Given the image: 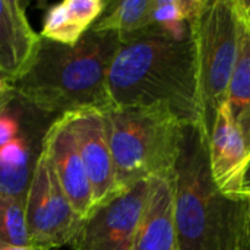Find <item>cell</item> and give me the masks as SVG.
<instances>
[{
  "label": "cell",
  "instance_id": "cell-1",
  "mask_svg": "<svg viewBox=\"0 0 250 250\" xmlns=\"http://www.w3.org/2000/svg\"><path fill=\"white\" fill-rule=\"evenodd\" d=\"M108 92L113 105H164L185 125H204L193 32L179 41L152 25L120 35L108 72Z\"/></svg>",
  "mask_w": 250,
  "mask_h": 250
},
{
  "label": "cell",
  "instance_id": "cell-20",
  "mask_svg": "<svg viewBox=\"0 0 250 250\" xmlns=\"http://www.w3.org/2000/svg\"><path fill=\"white\" fill-rule=\"evenodd\" d=\"M249 190H250V173H249ZM249 195V193H248Z\"/></svg>",
  "mask_w": 250,
  "mask_h": 250
},
{
  "label": "cell",
  "instance_id": "cell-10",
  "mask_svg": "<svg viewBox=\"0 0 250 250\" xmlns=\"http://www.w3.org/2000/svg\"><path fill=\"white\" fill-rule=\"evenodd\" d=\"M208 138L211 174L220 192L230 198H249L250 155L227 104L218 111Z\"/></svg>",
  "mask_w": 250,
  "mask_h": 250
},
{
  "label": "cell",
  "instance_id": "cell-14",
  "mask_svg": "<svg viewBox=\"0 0 250 250\" xmlns=\"http://www.w3.org/2000/svg\"><path fill=\"white\" fill-rule=\"evenodd\" d=\"M237 15V60L227 105L250 155V12L245 0H234Z\"/></svg>",
  "mask_w": 250,
  "mask_h": 250
},
{
  "label": "cell",
  "instance_id": "cell-13",
  "mask_svg": "<svg viewBox=\"0 0 250 250\" xmlns=\"http://www.w3.org/2000/svg\"><path fill=\"white\" fill-rule=\"evenodd\" d=\"M132 250H179L174 176L151 179L148 201Z\"/></svg>",
  "mask_w": 250,
  "mask_h": 250
},
{
  "label": "cell",
  "instance_id": "cell-11",
  "mask_svg": "<svg viewBox=\"0 0 250 250\" xmlns=\"http://www.w3.org/2000/svg\"><path fill=\"white\" fill-rule=\"evenodd\" d=\"M44 151L72 208L81 218H85L94 208L92 188L64 114L50 126L44 139Z\"/></svg>",
  "mask_w": 250,
  "mask_h": 250
},
{
  "label": "cell",
  "instance_id": "cell-8",
  "mask_svg": "<svg viewBox=\"0 0 250 250\" xmlns=\"http://www.w3.org/2000/svg\"><path fill=\"white\" fill-rule=\"evenodd\" d=\"M151 180L139 182L95 205L67 246L73 250H132L148 201Z\"/></svg>",
  "mask_w": 250,
  "mask_h": 250
},
{
  "label": "cell",
  "instance_id": "cell-7",
  "mask_svg": "<svg viewBox=\"0 0 250 250\" xmlns=\"http://www.w3.org/2000/svg\"><path fill=\"white\" fill-rule=\"evenodd\" d=\"M82 218L67 201L42 148L26 195L29 245L54 250L69 245Z\"/></svg>",
  "mask_w": 250,
  "mask_h": 250
},
{
  "label": "cell",
  "instance_id": "cell-16",
  "mask_svg": "<svg viewBox=\"0 0 250 250\" xmlns=\"http://www.w3.org/2000/svg\"><path fill=\"white\" fill-rule=\"evenodd\" d=\"M154 0H119L108 1L101 18L92 25L95 32L133 34L152 26Z\"/></svg>",
  "mask_w": 250,
  "mask_h": 250
},
{
  "label": "cell",
  "instance_id": "cell-5",
  "mask_svg": "<svg viewBox=\"0 0 250 250\" xmlns=\"http://www.w3.org/2000/svg\"><path fill=\"white\" fill-rule=\"evenodd\" d=\"M190 26L198 50L204 126L209 135L218 111L227 104L237 60L234 0H208Z\"/></svg>",
  "mask_w": 250,
  "mask_h": 250
},
{
  "label": "cell",
  "instance_id": "cell-19",
  "mask_svg": "<svg viewBox=\"0 0 250 250\" xmlns=\"http://www.w3.org/2000/svg\"><path fill=\"white\" fill-rule=\"evenodd\" d=\"M0 250H50V249H41V248L28 246V248H6V249H0Z\"/></svg>",
  "mask_w": 250,
  "mask_h": 250
},
{
  "label": "cell",
  "instance_id": "cell-6",
  "mask_svg": "<svg viewBox=\"0 0 250 250\" xmlns=\"http://www.w3.org/2000/svg\"><path fill=\"white\" fill-rule=\"evenodd\" d=\"M59 116L18 94L0 107V193L26 199L45 135Z\"/></svg>",
  "mask_w": 250,
  "mask_h": 250
},
{
  "label": "cell",
  "instance_id": "cell-15",
  "mask_svg": "<svg viewBox=\"0 0 250 250\" xmlns=\"http://www.w3.org/2000/svg\"><path fill=\"white\" fill-rule=\"evenodd\" d=\"M105 0H64L47 10L41 38L63 45H75L101 18Z\"/></svg>",
  "mask_w": 250,
  "mask_h": 250
},
{
  "label": "cell",
  "instance_id": "cell-4",
  "mask_svg": "<svg viewBox=\"0 0 250 250\" xmlns=\"http://www.w3.org/2000/svg\"><path fill=\"white\" fill-rule=\"evenodd\" d=\"M101 113L122 190L144 180L174 176L185 123L170 108L110 105Z\"/></svg>",
  "mask_w": 250,
  "mask_h": 250
},
{
  "label": "cell",
  "instance_id": "cell-3",
  "mask_svg": "<svg viewBox=\"0 0 250 250\" xmlns=\"http://www.w3.org/2000/svg\"><path fill=\"white\" fill-rule=\"evenodd\" d=\"M120 45L116 32L88 31L75 45L41 40L29 69L13 82L16 94L34 107L54 114L111 104L108 72Z\"/></svg>",
  "mask_w": 250,
  "mask_h": 250
},
{
  "label": "cell",
  "instance_id": "cell-18",
  "mask_svg": "<svg viewBox=\"0 0 250 250\" xmlns=\"http://www.w3.org/2000/svg\"><path fill=\"white\" fill-rule=\"evenodd\" d=\"M15 95H16V91H15L13 82L0 73V107L6 104L7 101H10Z\"/></svg>",
  "mask_w": 250,
  "mask_h": 250
},
{
  "label": "cell",
  "instance_id": "cell-12",
  "mask_svg": "<svg viewBox=\"0 0 250 250\" xmlns=\"http://www.w3.org/2000/svg\"><path fill=\"white\" fill-rule=\"evenodd\" d=\"M41 35L26 18V3L0 0V73L12 82L19 79L32 64Z\"/></svg>",
  "mask_w": 250,
  "mask_h": 250
},
{
  "label": "cell",
  "instance_id": "cell-21",
  "mask_svg": "<svg viewBox=\"0 0 250 250\" xmlns=\"http://www.w3.org/2000/svg\"><path fill=\"white\" fill-rule=\"evenodd\" d=\"M249 204H250V193H249ZM249 211H250V208H249Z\"/></svg>",
  "mask_w": 250,
  "mask_h": 250
},
{
  "label": "cell",
  "instance_id": "cell-17",
  "mask_svg": "<svg viewBox=\"0 0 250 250\" xmlns=\"http://www.w3.org/2000/svg\"><path fill=\"white\" fill-rule=\"evenodd\" d=\"M28 246L26 199L0 193V249Z\"/></svg>",
  "mask_w": 250,
  "mask_h": 250
},
{
  "label": "cell",
  "instance_id": "cell-2",
  "mask_svg": "<svg viewBox=\"0 0 250 250\" xmlns=\"http://www.w3.org/2000/svg\"><path fill=\"white\" fill-rule=\"evenodd\" d=\"M179 250H250L249 198L217 188L204 125H185L174 167Z\"/></svg>",
  "mask_w": 250,
  "mask_h": 250
},
{
  "label": "cell",
  "instance_id": "cell-9",
  "mask_svg": "<svg viewBox=\"0 0 250 250\" xmlns=\"http://www.w3.org/2000/svg\"><path fill=\"white\" fill-rule=\"evenodd\" d=\"M64 116L73 132L92 188L94 207L122 193L123 190L119 188L116 179L103 113L95 108H88L67 113Z\"/></svg>",
  "mask_w": 250,
  "mask_h": 250
},
{
  "label": "cell",
  "instance_id": "cell-22",
  "mask_svg": "<svg viewBox=\"0 0 250 250\" xmlns=\"http://www.w3.org/2000/svg\"><path fill=\"white\" fill-rule=\"evenodd\" d=\"M249 193H250V190H249ZM248 196H249V195H248Z\"/></svg>",
  "mask_w": 250,
  "mask_h": 250
}]
</instances>
